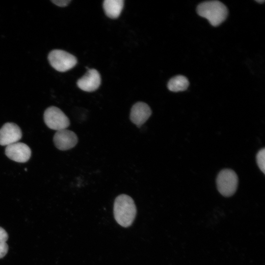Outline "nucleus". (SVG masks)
Segmentation results:
<instances>
[{
	"label": "nucleus",
	"mask_w": 265,
	"mask_h": 265,
	"mask_svg": "<svg viewBox=\"0 0 265 265\" xmlns=\"http://www.w3.org/2000/svg\"><path fill=\"white\" fill-rule=\"evenodd\" d=\"M6 156L12 160L18 162H26L30 159L31 151L26 144L16 142L6 147Z\"/></svg>",
	"instance_id": "0eeeda50"
},
{
	"label": "nucleus",
	"mask_w": 265,
	"mask_h": 265,
	"mask_svg": "<svg viewBox=\"0 0 265 265\" xmlns=\"http://www.w3.org/2000/svg\"><path fill=\"white\" fill-rule=\"evenodd\" d=\"M152 114V110L146 103L138 102L134 104L131 110V121L138 127L144 124Z\"/></svg>",
	"instance_id": "9d476101"
},
{
	"label": "nucleus",
	"mask_w": 265,
	"mask_h": 265,
	"mask_svg": "<svg viewBox=\"0 0 265 265\" xmlns=\"http://www.w3.org/2000/svg\"><path fill=\"white\" fill-rule=\"evenodd\" d=\"M216 182L219 193L224 196L229 197L236 191L238 185V177L233 170L224 169L218 173Z\"/></svg>",
	"instance_id": "7ed1b4c3"
},
{
	"label": "nucleus",
	"mask_w": 265,
	"mask_h": 265,
	"mask_svg": "<svg viewBox=\"0 0 265 265\" xmlns=\"http://www.w3.org/2000/svg\"><path fill=\"white\" fill-rule=\"evenodd\" d=\"M22 136L20 128L14 123H6L0 129V145L8 146L18 142Z\"/></svg>",
	"instance_id": "6e6552de"
},
{
	"label": "nucleus",
	"mask_w": 265,
	"mask_h": 265,
	"mask_svg": "<svg viewBox=\"0 0 265 265\" xmlns=\"http://www.w3.org/2000/svg\"><path fill=\"white\" fill-rule=\"evenodd\" d=\"M188 85V80L186 77L182 75L172 78L167 84L168 89L175 92L185 91L187 88Z\"/></svg>",
	"instance_id": "f8f14e48"
},
{
	"label": "nucleus",
	"mask_w": 265,
	"mask_h": 265,
	"mask_svg": "<svg viewBox=\"0 0 265 265\" xmlns=\"http://www.w3.org/2000/svg\"><path fill=\"white\" fill-rule=\"evenodd\" d=\"M53 140L55 147L61 151L68 150L74 147L78 141L76 134L66 129L57 131Z\"/></svg>",
	"instance_id": "423d86ee"
},
{
	"label": "nucleus",
	"mask_w": 265,
	"mask_h": 265,
	"mask_svg": "<svg viewBox=\"0 0 265 265\" xmlns=\"http://www.w3.org/2000/svg\"><path fill=\"white\" fill-rule=\"evenodd\" d=\"M123 0H105L103 2V8L106 15L111 19L118 18L121 14L124 6Z\"/></svg>",
	"instance_id": "9b49d317"
},
{
	"label": "nucleus",
	"mask_w": 265,
	"mask_h": 265,
	"mask_svg": "<svg viewBox=\"0 0 265 265\" xmlns=\"http://www.w3.org/2000/svg\"><path fill=\"white\" fill-rule=\"evenodd\" d=\"M198 14L206 18L210 24L217 26L226 18L228 9L221 2L218 0H210L200 3L197 8Z\"/></svg>",
	"instance_id": "f03ea898"
},
{
	"label": "nucleus",
	"mask_w": 265,
	"mask_h": 265,
	"mask_svg": "<svg viewBox=\"0 0 265 265\" xmlns=\"http://www.w3.org/2000/svg\"><path fill=\"white\" fill-rule=\"evenodd\" d=\"M136 214L133 200L126 194H121L115 199L113 214L116 221L123 227H128L133 223Z\"/></svg>",
	"instance_id": "f257e3e1"
},
{
	"label": "nucleus",
	"mask_w": 265,
	"mask_h": 265,
	"mask_svg": "<svg viewBox=\"0 0 265 265\" xmlns=\"http://www.w3.org/2000/svg\"><path fill=\"white\" fill-rule=\"evenodd\" d=\"M257 164L260 170L265 173V149L263 148L260 150L256 156Z\"/></svg>",
	"instance_id": "ddd939ff"
},
{
	"label": "nucleus",
	"mask_w": 265,
	"mask_h": 265,
	"mask_svg": "<svg viewBox=\"0 0 265 265\" xmlns=\"http://www.w3.org/2000/svg\"><path fill=\"white\" fill-rule=\"evenodd\" d=\"M44 120L49 128L56 131L66 129L70 125L68 117L60 109L54 106L45 110Z\"/></svg>",
	"instance_id": "39448f33"
},
{
	"label": "nucleus",
	"mask_w": 265,
	"mask_h": 265,
	"mask_svg": "<svg viewBox=\"0 0 265 265\" xmlns=\"http://www.w3.org/2000/svg\"><path fill=\"white\" fill-rule=\"evenodd\" d=\"M8 238V234L3 228L0 227V243L6 242Z\"/></svg>",
	"instance_id": "2eb2a0df"
},
{
	"label": "nucleus",
	"mask_w": 265,
	"mask_h": 265,
	"mask_svg": "<svg viewBox=\"0 0 265 265\" xmlns=\"http://www.w3.org/2000/svg\"><path fill=\"white\" fill-rule=\"evenodd\" d=\"M48 60L56 71L64 72L73 68L77 63V58L72 54L61 50H54L49 54Z\"/></svg>",
	"instance_id": "20e7f679"
},
{
	"label": "nucleus",
	"mask_w": 265,
	"mask_h": 265,
	"mask_svg": "<svg viewBox=\"0 0 265 265\" xmlns=\"http://www.w3.org/2000/svg\"><path fill=\"white\" fill-rule=\"evenodd\" d=\"M8 250V246L6 242L0 243V259L4 257Z\"/></svg>",
	"instance_id": "4468645a"
},
{
	"label": "nucleus",
	"mask_w": 265,
	"mask_h": 265,
	"mask_svg": "<svg viewBox=\"0 0 265 265\" xmlns=\"http://www.w3.org/2000/svg\"><path fill=\"white\" fill-rule=\"evenodd\" d=\"M256 1L257 2H259V3H263V2H264V1H265L263 0H256Z\"/></svg>",
	"instance_id": "f3484780"
},
{
	"label": "nucleus",
	"mask_w": 265,
	"mask_h": 265,
	"mask_svg": "<svg viewBox=\"0 0 265 265\" xmlns=\"http://www.w3.org/2000/svg\"><path fill=\"white\" fill-rule=\"evenodd\" d=\"M52 1L58 6L64 7L69 4L71 0H52Z\"/></svg>",
	"instance_id": "dca6fc26"
},
{
	"label": "nucleus",
	"mask_w": 265,
	"mask_h": 265,
	"mask_svg": "<svg viewBox=\"0 0 265 265\" xmlns=\"http://www.w3.org/2000/svg\"><path fill=\"white\" fill-rule=\"evenodd\" d=\"M101 78L98 71L95 69H88L86 73L77 81L78 86L82 90L93 92L101 84Z\"/></svg>",
	"instance_id": "1a4fd4ad"
}]
</instances>
